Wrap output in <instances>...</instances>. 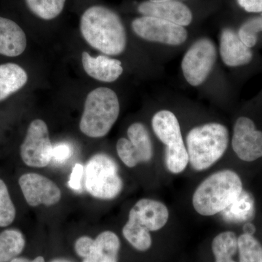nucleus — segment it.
<instances>
[{
  "instance_id": "4468645a",
  "label": "nucleus",
  "mask_w": 262,
  "mask_h": 262,
  "mask_svg": "<svg viewBox=\"0 0 262 262\" xmlns=\"http://www.w3.org/2000/svg\"><path fill=\"white\" fill-rule=\"evenodd\" d=\"M82 63L84 72L90 77L101 82H115L123 72L121 61L103 55L93 57L87 52H83Z\"/></svg>"
},
{
  "instance_id": "bb28decb",
  "label": "nucleus",
  "mask_w": 262,
  "mask_h": 262,
  "mask_svg": "<svg viewBox=\"0 0 262 262\" xmlns=\"http://www.w3.org/2000/svg\"><path fill=\"white\" fill-rule=\"evenodd\" d=\"M262 32V13L258 16L248 19L239 27L238 36L248 47L252 48L258 41V34Z\"/></svg>"
},
{
  "instance_id": "c756f323",
  "label": "nucleus",
  "mask_w": 262,
  "mask_h": 262,
  "mask_svg": "<svg viewBox=\"0 0 262 262\" xmlns=\"http://www.w3.org/2000/svg\"><path fill=\"white\" fill-rule=\"evenodd\" d=\"M84 173V167L81 164H76L71 173L69 186L74 190H79L81 187V180Z\"/></svg>"
},
{
  "instance_id": "9b49d317",
  "label": "nucleus",
  "mask_w": 262,
  "mask_h": 262,
  "mask_svg": "<svg viewBox=\"0 0 262 262\" xmlns=\"http://www.w3.org/2000/svg\"><path fill=\"white\" fill-rule=\"evenodd\" d=\"M168 218V209L165 204L148 198L139 200L131 208L128 215V220L134 221L149 232L163 228Z\"/></svg>"
},
{
  "instance_id": "c9c22d12",
  "label": "nucleus",
  "mask_w": 262,
  "mask_h": 262,
  "mask_svg": "<svg viewBox=\"0 0 262 262\" xmlns=\"http://www.w3.org/2000/svg\"><path fill=\"white\" fill-rule=\"evenodd\" d=\"M29 262H46V260H45V258L43 257V256H39L34 258V259H30V261Z\"/></svg>"
},
{
  "instance_id": "6ab92c4d",
  "label": "nucleus",
  "mask_w": 262,
  "mask_h": 262,
  "mask_svg": "<svg viewBox=\"0 0 262 262\" xmlns=\"http://www.w3.org/2000/svg\"><path fill=\"white\" fill-rule=\"evenodd\" d=\"M127 134L139 163L149 162L153 157V146L146 127L141 122H135L127 128Z\"/></svg>"
},
{
  "instance_id": "f3484780",
  "label": "nucleus",
  "mask_w": 262,
  "mask_h": 262,
  "mask_svg": "<svg viewBox=\"0 0 262 262\" xmlns=\"http://www.w3.org/2000/svg\"><path fill=\"white\" fill-rule=\"evenodd\" d=\"M121 243L118 236L112 231H104L94 239L91 254L82 262H118Z\"/></svg>"
},
{
  "instance_id": "f704fd0d",
  "label": "nucleus",
  "mask_w": 262,
  "mask_h": 262,
  "mask_svg": "<svg viewBox=\"0 0 262 262\" xmlns=\"http://www.w3.org/2000/svg\"><path fill=\"white\" fill-rule=\"evenodd\" d=\"M252 229H255L254 227L252 225H247L246 226V228H245V230H246V232L245 233L252 234V232L253 231L251 230Z\"/></svg>"
},
{
  "instance_id": "412c9836",
  "label": "nucleus",
  "mask_w": 262,
  "mask_h": 262,
  "mask_svg": "<svg viewBox=\"0 0 262 262\" xmlns=\"http://www.w3.org/2000/svg\"><path fill=\"white\" fill-rule=\"evenodd\" d=\"M211 248L215 262H236L232 257L237 251V237L233 232L227 231L215 236Z\"/></svg>"
},
{
  "instance_id": "5701e85b",
  "label": "nucleus",
  "mask_w": 262,
  "mask_h": 262,
  "mask_svg": "<svg viewBox=\"0 0 262 262\" xmlns=\"http://www.w3.org/2000/svg\"><path fill=\"white\" fill-rule=\"evenodd\" d=\"M33 14L42 20H51L59 16L67 0H25Z\"/></svg>"
},
{
  "instance_id": "e433bc0d",
  "label": "nucleus",
  "mask_w": 262,
  "mask_h": 262,
  "mask_svg": "<svg viewBox=\"0 0 262 262\" xmlns=\"http://www.w3.org/2000/svg\"><path fill=\"white\" fill-rule=\"evenodd\" d=\"M151 3H163V2L168 1H179V0H149Z\"/></svg>"
},
{
  "instance_id": "2f4dec72",
  "label": "nucleus",
  "mask_w": 262,
  "mask_h": 262,
  "mask_svg": "<svg viewBox=\"0 0 262 262\" xmlns=\"http://www.w3.org/2000/svg\"><path fill=\"white\" fill-rule=\"evenodd\" d=\"M71 149L67 144H59L53 147V158L56 160H64L70 156Z\"/></svg>"
},
{
  "instance_id": "cd10ccee",
  "label": "nucleus",
  "mask_w": 262,
  "mask_h": 262,
  "mask_svg": "<svg viewBox=\"0 0 262 262\" xmlns=\"http://www.w3.org/2000/svg\"><path fill=\"white\" fill-rule=\"evenodd\" d=\"M116 149L119 158L128 168H134L140 163L129 139L125 138L119 139L117 143Z\"/></svg>"
},
{
  "instance_id": "aec40b11",
  "label": "nucleus",
  "mask_w": 262,
  "mask_h": 262,
  "mask_svg": "<svg viewBox=\"0 0 262 262\" xmlns=\"http://www.w3.org/2000/svg\"><path fill=\"white\" fill-rule=\"evenodd\" d=\"M26 238L17 229H6L0 232V262H9L23 252Z\"/></svg>"
},
{
  "instance_id": "1a4fd4ad",
  "label": "nucleus",
  "mask_w": 262,
  "mask_h": 262,
  "mask_svg": "<svg viewBox=\"0 0 262 262\" xmlns=\"http://www.w3.org/2000/svg\"><path fill=\"white\" fill-rule=\"evenodd\" d=\"M18 184L29 206H53L61 201L60 188L51 179L41 174L24 173L19 178Z\"/></svg>"
},
{
  "instance_id": "b1692460",
  "label": "nucleus",
  "mask_w": 262,
  "mask_h": 262,
  "mask_svg": "<svg viewBox=\"0 0 262 262\" xmlns=\"http://www.w3.org/2000/svg\"><path fill=\"white\" fill-rule=\"evenodd\" d=\"M165 162L170 173L178 174L185 170L189 163V158L184 141L165 147Z\"/></svg>"
},
{
  "instance_id": "f03ea898",
  "label": "nucleus",
  "mask_w": 262,
  "mask_h": 262,
  "mask_svg": "<svg viewBox=\"0 0 262 262\" xmlns=\"http://www.w3.org/2000/svg\"><path fill=\"white\" fill-rule=\"evenodd\" d=\"M243 193V183L233 170L212 174L196 187L192 205L199 214L211 216L233 205Z\"/></svg>"
},
{
  "instance_id": "20e7f679",
  "label": "nucleus",
  "mask_w": 262,
  "mask_h": 262,
  "mask_svg": "<svg viewBox=\"0 0 262 262\" xmlns=\"http://www.w3.org/2000/svg\"><path fill=\"white\" fill-rule=\"evenodd\" d=\"M120 112L116 93L108 88H98L91 91L84 101L81 117V132L90 138L107 135L117 122Z\"/></svg>"
},
{
  "instance_id": "39448f33",
  "label": "nucleus",
  "mask_w": 262,
  "mask_h": 262,
  "mask_svg": "<svg viewBox=\"0 0 262 262\" xmlns=\"http://www.w3.org/2000/svg\"><path fill=\"white\" fill-rule=\"evenodd\" d=\"M88 193L101 201H111L120 195L123 181L118 165L110 155L98 153L91 157L84 169Z\"/></svg>"
},
{
  "instance_id": "6e6552de",
  "label": "nucleus",
  "mask_w": 262,
  "mask_h": 262,
  "mask_svg": "<svg viewBox=\"0 0 262 262\" xmlns=\"http://www.w3.org/2000/svg\"><path fill=\"white\" fill-rule=\"evenodd\" d=\"M131 27L141 39L167 46H181L188 37L184 27L155 17L142 15L133 20Z\"/></svg>"
},
{
  "instance_id": "c85d7f7f",
  "label": "nucleus",
  "mask_w": 262,
  "mask_h": 262,
  "mask_svg": "<svg viewBox=\"0 0 262 262\" xmlns=\"http://www.w3.org/2000/svg\"><path fill=\"white\" fill-rule=\"evenodd\" d=\"M94 246V239L89 236L83 235L76 239L74 249L79 257L82 259L87 258L91 254Z\"/></svg>"
},
{
  "instance_id": "473e14b6",
  "label": "nucleus",
  "mask_w": 262,
  "mask_h": 262,
  "mask_svg": "<svg viewBox=\"0 0 262 262\" xmlns=\"http://www.w3.org/2000/svg\"><path fill=\"white\" fill-rule=\"evenodd\" d=\"M30 259L28 258L23 257V256H17V257L13 258V259L10 260L9 262H29Z\"/></svg>"
},
{
  "instance_id": "423d86ee",
  "label": "nucleus",
  "mask_w": 262,
  "mask_h": 262,
  "mask_svg": "<svg viewBox=\"0 0 262 262\" xmlns=\"http://www.w3.org/2000/svg\"><path fill=\"white\" fill-rule=\"evenodd\" d=\"M217 60V48L210 38L196 39L186 52L182 61L183 75L190 85H201L213 70Z\"/></svg>"
},
{
  "instance_id": "9d476101",
  "label": "nucleus",
  "mask_w": 262,
  "mask_h": 262,
  "mask_svg": "<svg viewBox=\"0 0 262 262\" xmlns=\"http://www.w3.org/2000/svg\"><path fill=\"white\" fill-rule=\"evenodd\" d=\"M232 146L234 153L245 162L262 158V132L257 130L252 120L241 117L236 120Z\"/></svg>"
},
{
  "instance_id": "72a5a7b5",
  "label": "nucleus",
  "mask_w": 262,
  "mask_h": 262,
  "mask_svg": "<svg viewBox=\"0 0 262 262\" xmlns=\"http://www.w3.org/2000/svg\"><path fill=\"white\" fill-rule=\"evenodd\" d=\"M49 262H73L71 261V260L68 259V258H56L52 259L51 261Z\"/></svg>"
},
{
  "instance_id": "2eb2a0df",
  "label": "nucleus",
  "mask_w": 262,
  "mask_h": 262,
  "mask_svg": "<svg viewBox=\"0 0 262 262\" xmlns=\"http://www.w3.org/2000/svg\"><path fill=\"white\" fill-rule=\"evenodd\" d=\"M27 46V36L21 27L13 20L0 16V54L18 56Z\"/></svg>"
},
{
  "instance_id": "7c9ffc66",
  "label": "nucleus",
  "mask_w": 262,
  "mask_h": 262,
  "mask_svg": "<svg viewBox=\"0 0 262 262\" xmlns=\"http://www.w3.org/2000/svg\"><path fill=\"white\" fill-rule=\"evenodd\" d=\"M237 3L248 13H262V0H237Z\"/></svg>"
},
{
  "instance_id": "7ed1b4c3",
  "label": "nucleus",
  "mask_w": 262,
  "mask_h": 262,
  "mask_svg": "<svg viewBox=\"0 0 262 262\" xmlns=\"http://www.w3.org/2000/svg\"><path fill=\"white\" fill-rule=\"evenodd\" d=\"M229 140L227 127L218 122L194 127L187 136V149L191 166L198 171L206 170L225 154Z\"/></svg>"
},
{
  "instance_id": "dca6fc26",
  "label": "nucleus",
  "mask_w": 262,
  "mask_h": 262,
  "mask_svg": "<svg viewBox=\"0 0 262 262\" xmlns=\"http://www.w3.org/2000/svg\"><path fill=\"white\" fill-rule=\"evenodd\" d=\"M151 126L155 135L166 146L184 141L178 119L169 110H160L155 114Z\"/></svg>"
},
{
  "instance_id": "a211bd4d",
  "label": "nucleus",
  "mask_w": 262,
  "mask_h": 262,
  "mask_svg": "<svg viewBox=\"0 0 262 262\" xmlns=\"http://www.w3.org/2000/svg\"><path fill=\"white\" fill-rule=\"evenodd\" d=\"M28 81L27 72L16 63L0 65V101L21 89Z\"/></svg>"
},
{
  "instance_id": "0eeeda50",
  "label": "nucleus",
  "mask_w": 262,
  "mask_h": 262,
  "mask_svg": "<svg viewBox=\"0 0 262 262\" xmlns=\"http://www.w3.org/2000/svg\"><path fill=\"white\" fill-rule=\"evenodd\" d=\"M53 150L47 124L40 119L33 120L20 145L22 161L31 168H45L53 159Z\"/></svg>"
},
{
  "instance_id": "4be33fe9",
  "label": "nucleus",
  "mask_w": 262,
  "mask_h": 262,
  "mask_svg": "<svg viewBox=\"0 0 262 262\" xmlns=\"http://www.w3.org/2000/svg\"><path fill=\"white\" fill-rule=\"evenodd\" d=\"M122 234L133 247L141 252L148 251L152 245L149 231L134 221L127 220L122 228Z\"/></svg>"
},
{
  "instance_id": "f8f14e48",
  "label": "nucleus",
  "mask_w": 262,
  "mask_h": 262,
  "mask_svg": "<svg viewBox=\"0 0 262 262\" xmlns=\"http://www.w3.org/2000/svg\"><path fill=\"white\" fill-rule=\"evenodd\" d=\"M138 11L144 16L163 19L184 27L192 23L193 18L190 9L180 1L151 3L148 0L139 5Z\"/></svg>"
},
{
  "instance_id": "a878e982",
  "label": "nucleus",
  "mask_w": 262,
  "mask_h": 262,
  "mask_svg": "<svg viewBox=\"0 0 262 262\" xmlns=\"http://www.w3.org/2000/svg\"><path fill=\"white\" fill-rule=\"evenodd\" d=\"M16 216V208L12 201L8 186L0 179V227H8Z\"/></svg>"
},
{
  "instance_id": "f257e3e1",
  "label": "nucleus",
  "mask_w": 262,
  "mask_h": 262,
  "mask_svg": "<svg viewBox=\"0 0 262 262\" xmlns=\"http://www.w3.org/2000/svg\"><path fill=\"white\" fill-rule=\"evenodd\" d=\"M80 28L89 46L108 56H119L126 48V31L121 18L106 7L94 5L84 10Z\"/></svg>"
},
{
  "instance_id": "393cba45",
  "label": "nucleus",
  "mask_w": 262,
  "mask_h": 262,
  "mask_svg": "<svg viewBox=\"0 0 262 262\" xmlns=\"http://www.w3.org/2000/svg\"><path fill=\"white\" fill-rule=\"evenodd\" d=\"M239 262H262V246L252 234L244 233L237 238Z\"/></svg>"
},
{
  "instance_id": "ddd939ff",
  "label": "nucleus",
  "mask_w": 262,
  "mask_h": 262,
  "mask_svg": "<svg viewBox=\"0 0 262 262\" xmlns=\"http://www.w3.org/2000/svg\"><path fill=\"white\" fill-rule=\"evenodd\" d=\"M220 53L227 67H238L251 63L253 51L239 39L238 34L231 28L222 29L220 37Z\"/></svg>"
}]
</instances>
